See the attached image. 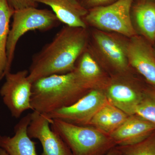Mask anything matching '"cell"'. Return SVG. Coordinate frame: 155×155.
<instances>
[{
    "label": "cell",
    "instance_id": "22",
    "mask_svg": "<svg viewBox=\"0 0 155 155\" xmlns=\"http://www.w3.org/2000/svg\"><path fill=\"white\" fill-rule=\"evenodd\" d=\"M105 155H121V150L119 147H116Z\"/></svg>",
    "mask_w": 155,
    "mask_h": 155
},
{
    "label": "cell",
    "instance_id": "1",
    "mask_svg": "<svg viewBox=\"0 0 155 155\" xmlns=\"http://www.w3.org/2000/svg\"><path fill=\"white\" fill-rule=\"evenodd\" d=\"M89 40L87 28L65 25L34 55L28 71L30 82L33 84L43 78L72 71L78 59L87 48Z\"/></svg>",
    "mask_w": 155,
    "mask_h": 155
},
{
    "label": "cell",
    "instance_id": "21",
    "mask_svg": "<svg viewBox=\"0 0 155 155\" xmlns=\"http://www.w3.org/2000/svg\"><path fill=\"white\" fill-rule=\"evenodd\" d=\"M117 0H79L81 4L87 10L96 7L107 5Z\"/></svg>",
    "mask_w": 155,
    "mask_h": 155
},
{
    "label": "cell",
    "instance_id": "20",
    "mask_svg": "<svg viewBox=\"0 0 155 155\" xmlns=\"http://www.w3.org/2000/svg\"><path fill=\"white\" fill-rule=\"evenodd\" d=\"M7 1L14 11L31 7L36 8L38 5L35 0H7Z\"/></svg>",
    "mask_w": 155,
    "mask_h": 155
},
{
    "label": "cell",
    "instance_id": "7",
    "mask_svg": "<svg viewBox=\"0 0 155 155\" xmlns=\"http://www.w3.org/2000/svg\"><path fill=\"white\" fill-rule=\"evenodd\" d=\"M28 71L26 70L15 73L8 72L5 76V81L0 89V95L4 104L11 116L16 119L25 111L32 110V83L28 79Z\"/></svg>",
    "mask_w": 155,
    "mask_h": 155
},
{
    "label": "cell",
    "instance_id": "5",
    "mask_svg": "<svg viewBox=\"0 0 155 155\" xmlns=\"http://www.w3.org/2000/svg\"><path fill=\"white\" fill-rule=\"evenodd\" d=\"M13 17L7 42L6 74L11 72L15 50L19 39L28 31L49 30L59 25L61 22L52 11L35 7L14 11Z\"/></svg>",
    "mask_w": 155,
    "mask_h": 155
},
{
    "label": "cell",
    "instance_id": "15",
    "mask_svg": "<svg viewBox=\"0 0 155 155\" xmlns=\"http://www.w3.org/2000/svg\"><path fill=\"white\" fill-rule=\"evenodd\" d=\"M102 67L97 58L87 47L78 59L74 70L90 89H103L109 78L105 75Z\"/></svg>",
    "mask_w": 155,
    "mask_h": 155
},
{
    "label": "cell",
    "instance_id": "23",
    "mask_svg": "<svg viewBox=\"0 0 155 155\" xmlns=\"http://www.w3.org/2000/svg\"><path fill=\"white\" fill-rule=\"evenodd\" d=\"M0 155H8L5 151L0 148Z\"/></svg>",
    "mask_w": 155,
    "mask_h": 155
},
{
    "label": "cell",
    "instance_id": "24",
    "mask_svg": "<svg viewBox=\"0 0 155 155\" xmlns=\"http://www.w3.org/2000/svg\"><path fill=\"white\" fill-rule=\"evenodd\" d=\"M154 45V49L155 51V43L154 44V45Z\"/></svg>",
    "mask_w": 155,
    "mask_h": 155
},
{
    "label": "cell",
    "instance_id": "18",
    "mask_svg": "<svg viewBox=\"0 0 155 155\" xmlns=\"http://www.w3.org/2000/svg\"><path fill=\"white\" fill-rule=\"evenodd\" d=\"M135 114L155 124V86L144 87Z\"/></svg>",
    "mask_w": 155,
    "mask_h": 155
},
{
    "label": "cell",
    "instance_id": "14",
    "mask_svg": "<svg viewBox=\"0 0 155 155\" xmlns=\"http://www.w3.org/2000/svg\"><path fill=\"white\" fill-rule=\"evenodd\" d=\"M50 7L60 22L67 26L87 28L84 17L88 12L78 0H35Z\"/></svg>",
    "mask_w": 155,
    "mask_h": 155
},
{
    "label": "cell",
    "instance_id": "4",
    "mask_svg": "<svg viewBox=\"0 0 155 155\" xmlns=\"http://www.w3.org/2000/svg\"><path fill=\"white\" fill-rule=\"evenodd\" d=\"M134 0H117L107 5L88 10L84 17L87 27L114 32L130 38L137 35L131 17Z\"/></svg>",
    "mask_w": 155,
    "mask_h": 155
},
{
    "label": "cell",
    "instance_id": "12",
    "mask_svg": "<svg viewBox=\"0 0 155 155\" xmlns=\"http://www.w3.org/2000/svg\"><path fill=\"white\" fill-rule=\"evenodd\" d=\"M155 130V124L134 115L128 116L122 125L109 134L116 146H127L141 141Z\"/></svg>",
    "mask_w": 155,
    "mask_h": 155
},
{
    "label": "cell",
    "instance_id": "2",
    "mask_svg": "<svg viewBox=\"0 0 155 155\" xmlns=\"http://www.w3.org/2000/svg\"><path fill=\"white\" fill-rule=\"evenodd\" d=\"M90 90L74 70L43 78L32 84V110L50 114L71 105Z\"/></svg>",
    "mask_w": 155,
    "mask_h": 155
},
{
    "label": "cell",
    "instance_id": "13",
    "mask_svg": "<svg viewBox=\"0 0 155 155\" xmlns=\"http://www.w3.org/2000/svg\"><path fill=\"white\" fill-rule=\"evenodd\" d=\"M31 113L22 117L14 127L12 137L2 136L0 148L8 155H37L35 143L28 135V127L31 120Z\"/></svg>",
    "mask_w": 155,
    "mask_h": 155
},
{
    "label": "cell",
    "instance_id": "3",
    "mask_svg": "<svg viewBox=\"0 0 155 155\" xmlns=\"http://www.w3.org/2000/svg\"><path fill=\"white\" fill-rule=\"evenodd\" d=\"M51 128L64 140L72 155H105L116 145L107 134L93 127L51 119Z\"/></svg>",
    "mask_w": 155,
    "mask_h": 155
},
{
    "label": "cell",
    "instance_id": "27",
    "mask_svg": "<svg viewBox=\"0 0 155 155\" xmlns=\"http://www.w3.org/2000/svg\"><path fill=\"white\" fill-rule=\"evenodd\" d=\"M78 1H79V0H78Z\"/></svg>",
    "mask_w": 155,
    "mask_h": 155
},
{
    "label": "cell",
    "instance_id": "25",
    "mask_svg": "<svg viewBox=\"0 0 155 155\" xmlns=\"http://www.w3.org/2000/svg\"><path fill=\"white\" fill-rule=\"evenodd\" d=\"M1 137H2V136L0 135V140H1Z\"/></svg>",
    "mask_w": 155,
    "mask_h": 155
},
{
    "label": "cell",
    "instance_id": "10",
    "mask_svg": "<svg viewBox=\"0 0 155 155\" xmlns=\"http://www.w3.org/2000/svg\"><path fill=\"white\" fill-rule=\"evenodd\" d=\"M28 127L31 138L38 140L43 149L41 155H72L69 147L51 128V120L44 114L33 111Z\"/></svg>",
    "mask_w": 155,
    "mask_h": 155
},
{
    "label": "cell",
    "instance_id": "11",
    "mask_svg": "<svg viewBox=\"0 0 155 155\" xmlns=\"http://www.w3.org/2000/svg\"><path fill=\"white\" fill-rule=\"evenodd\" d=\"M153 45L140 35L128 38L127 53L130 68L155 86V51Z\"/></svg>",
    "mask_w": 155,
    "mask_h": 155
},
{
    "label": "cell",
    "instance_id": "17",
    "mask_svg": "<svg viewBox=\"0 0 155 155\" xmlns=\"http://www.w3.org/2000/svg\"><path fill=\"white\" fill-rule=\"evenodd\" d=\"M14 11L7 0H0V80L7 73V45L10 22Z\"/></svg>",
    "mask_w": 155,
    "mask_h": 155
},
{
    "label": "cell",
    "instance_id": "26",
    "mask_svg": "<svg viewBox=\"0 0 155 155\" xmlns=\"http://www.w3.org/2000/svg\"><path fill=\"white\" fill-rule=\"evenodd\" d=\"M151 1H155V0H151Z\"/></svg>",
    "mask_w": 155,
    "mask_h": 155
},
{
    "label": "cell",
    "instance_id": "6",
    "mask_svg": "<svg viewBox=\"0 0 155 155\" xmlns=\"http://www.w3.org/2000/svg\"><path fill=\"white\" fill-rule=\"evenodd\" d=\"M128 39L119 34L93 28L90 33L88 48L102 66L121 74L130 68L127 53Z\"/></svg>",
    "mask_w": 155,
    "mask_h": 155
},
{
    "label": "cell",
    "instance_id": "19",
    "mask_svg": "<svg viewBox=\"0 0 155 155\" xmlns=\"http://www.w3.org/2000/svg\"><path fill=\"white\" fill-rule=\"evenodd\" d=\"M118 147L121 155H155V130L140 142L127 146Z\"/></svg>",
    "mask_w": 155,
    "mask_h": 155
},
{
    "label": "cell",
    "instance_id": "16",
    "mask_svg": "<svg viewBox=\"0 0 155 155\" xmlns=\"http://www.w3.org/2000/svg\"><path fill=\"white\" fill-rule=\"evenodd\" d=\"M131 17L137 34L153 45L155 43V2L140 0L132 5Z\"/></svg>",
    "mask_w": 155,
    "mask_h": 155
},
{
    "label": "cell",
    "instance_id": "9",
    "mask_svg": "<svg viewBox=\"0 0 155 155\" xmlns=\"http://www.w3.org/2000/svg\"><path fill=\"white\" fill-rule=\"evenodd\" d=\"M127 72L109 78L103 89L109 103L130 116L135 114L144 87L128 77Z\"/></svg>",
    "mask_w": 155,
    "mask_h": 155
},
{
    "label": "cell",
    "instance_id": "8",
    "mask_svg": "<svg viewBox=\"0 0 155 155\" xmlns=\"http://www.w3.org/2000/svg\"><path fill=\"white\" fill-rule=\"evenodd\" d=\"M107 101L103 89H93L71 105L44 115L51 120L88 126L95 114Z\"/></svg>",
    "mask_w": 155,
    "mask_h": 155
}]
</instances>
